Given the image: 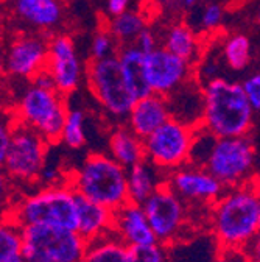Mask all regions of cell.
I'll return each instance as SVG.
<instances>
[{"label": "cell", "instance_id": "f1b7e54d", "mask_svg": "<svg viewBox=\"0 0 260 262\" xmlns=\"http://www.w3.org/2000/svg\"><path fill=\"white\" fill-rule=\"evenodd\" d=\"M59 141L70 148H81L86 144V117L81 110H67Z\"/></svg>", "mask_w": 260, "mask_h": 262}, {"label": "cell", "instance_id": "ac0fdd59", "mask_svg": "<svg viewBox=\"0 0 260 262\" xmlns=\"http://www.w3.org/2000/svg\"><path fill=\"white\" fill-rule=\"evenodd\" d=\"M77 233L86 241H95L112 233V211L77 193Z\"/></svg>", "mask_w": 260, "mask_h": 262}, {"label": "cell", "instance_id": "d4e9b609", "mask_svg": "<svg viewBox=\"0 0 260 262\" xmlns=\"http://www.w3.org/2000/svg\"><path fill=\"white\" fill-rule=\"evenodd\" d=\"M164 49L182 58L184 61L192 62L197 59L200 53V41L190 27L184 24H178L167 31Z\"/></svg>", "mask_w": 260, "mask_h": 262}, {"label": "cell", "instance_id": "8d00e7d4", "mask_svg": "<svg viewBox=\"0 0 260 262\" xmlns=\"http://www.w3.org/2000/svg\"><path fill=\"white\" fill-rule=\"evenodd\" d=\"M142 53H148L151 50H154L157 47V39L156 36L153 35V33L147 28H144L139 35L136 36L134 42H133Z\"/></svg>", "mask_w": 260, "mask_h": 262}, {"label": "cell", "instance_id": "4dcf8cb0", "mask_svg": "<svg viewBox=\"0 0 260 262\" xmlns=\"http://www.w3.org/2000/svg\"><path fill=\"white\" fill-rule=\"evenodd\" d=\"M128 262H167V253L157 242L128 247Z\"/></svg>", "mask_w": 260, "mask_h": 262}, {"label": "cell", "instance_id": "7c38bea8", "mask_svg": "<svg viewBox=\"0 0 260 262\" xmlns=\"http://www.w3.org/2000/svg\"><path fill=\"white\" fill-rule=\"evenodd\" d=\"M190 62L173 55L164 47L144 53V77L153 94L169 95L188 80Z\"/></svg>", "mask_w": 260, "mask_h": 262}, {"label": "cell", "instance_id": "e0dca14e", "mask_svg": "<svg viewBox=\"0 0 260 262\" xmlns=\"http://www.w3.org/2000/svg\"><path fill=\"white\" fill-rule=\"evenodd\" d=\"M128 128L140 139L150 136L153 131L170 119L167 98L159 94H148L133 103L128 116Z\"/></svg>", "mask_w": 260, "mask_h": 262}, {"label": "cell", "instance_id": "484cf974", "mask_svg": "<svg viewBox=\"0 0 260 262\" xmlns=\"http://www.w3.org/2000/svg\"><path fill=\"white\" fill-rule=\"evenodd\" d=\"M145 25H147L145 17L140 13L126 10L122 14L112 16L108 31L117 42L125 46V44H133L139 33L144 28H147Z\"/></svg>", "mask_w": 260, "mask_h": 262}, {"label": "cell", "instance_id": "2e32d148", "mask_svg": "<svg viewBox=\"0 0 260 262\" xmlns=\"http://www.w3.org/2000/svg\"><path fill=\"white\" fill-rule=\"evenodd\" d=\"M112 233L126 247L156 242L142 206L131 202H126L112 211Z\"/></svg>", "mask_w": 260, "mask_h": 262}, {"label": "cell", "instance_id": "44dd1931", "mask_svg": "<svg viewBox=\"0 0 260 262\" xmlns=\"http://www.w3.org/2000/svg\"><path fill=\"white\" fill-rule=\"evenodd\" d=\"M16 13L36 28L52 30L62 19V0H16Z\"/></svg>", "mask_w": 260, "mask_h": 262}, {"label": "cell", "instance_id": "5b68a950", "mask_svg": "<svg viewBox=\"0 0 260 262\" xmlns=\"http://www.w3.org/2000/svg\"><path fill=\"white\" fill-rule=\"evenodd\" d=\"M87 242L75 231L49 225L22 226L23 262H83Z\"/></svg>", "mask_w": 260, "mask_h": 262}, {"label": "cell", "instance_id": "ab89813d", "mask_svg": "<svg viewBox=\"0 0 260 262\" xmlns=\"http://www.w3.org/2000/svg\"><path fill=\"white\" fill-rule=\"evenodd\" d=\"M128 5H129V0H108V11L111 16H117L126 11Z\"/></svg>", "mask_w": 260, "mask_h": 262}, {"label": "cell", "instance_id": "8992f818", "mask_svg": "<svg viewBox=\"0 0 260 262\" xmlns=\"http://www.w3.org/2000/svg\"><path fill=\"white\" fill-rule=\"evenodd\" d=\"M49 142L36 129L16 119L4 161V172L13 184H38L49 155Z\"/></svg>", "mask_w": 260, "mask_h": 262}, {"label": "cell", "instance_id": "83f0119b", "mask_svg": "<svg viewBox=\"0 0 260 262\" xmlns=\"http://www.w3.org/2000/svg\"><path fill=\"white\" fill-rule=\"evenodd\" d=\"M22 245V226L10 215H0V262L20 254Z\"/></svg>", "mask_w": 260, "mask_h": 262}, {"label": "cell", "instance_id": "d6986e66", "mask_svg": "<svg viewBox=\"0 0 260 262\" xmlns=\"http://www.w3.org/2000/svg\"><path fill=\"white\" fill-rule=\"evenodd\" d=\"M166 177L167 173L157 169L148 159L126 169L128 202L142 205L162 183H166Z\"/></svg>", "mask_w": 260, "mask_h": 262}, {"label": "cell", "instance_id": "e575fe53", "mask_svg": "<svg viewBox=\"0 0 260 262\" xmlns=\"http://www.w3.org/2000/svg\"><path fill=\"white\" fill-rule=\"evenodd\" d=\"M13 183L8 178V175L4 172V169L0 167V212H10V203L13 199Z\"/></svg>", "mask_w": 260, "mask_h": 262}, {"label": "cell", "instance_id": "cb8c5ba5", "mask_svg": "<svg viewBox=\"0 0 260 262\" xmlns=\"http://www.w3.org/2000/svg\"><path fill=\"white\" fill-rule=\"evenodd\" d=\"M83 262H128V247L114 234L87 242Z\"/></svg>", "mask_w": 260, "mask_h": 262}, {"label": "cell", "instance_id": "8fae6325", "mask_svg": "<svg viewBox=\"0 0 260 262\" xmlns=\"http://www.w3.org/2000/svg\"><path fill=\"white\" fill-rule=\"evenodd\" d=\"M140 206L157 244L169 245L179 239L187 223V208L167 183H162Z\"/></svg>", "mask_w": 260, "mask_h": 262}, {"label": "cell", "instance_id": "7402d4cb", "mask_svg": "<svg viewBox=\"0 0 260 262\" xmlns=\"http://www.w3.org/2000/svg\"><path fill=\"white\" fill-rule=\"evenodd\" d=\"M109 156L122 167L129 169L145 159L144 139L136 136L128 126H119L109 138Z\"/></svg>", "mask_w": 260, "mask_h": 262}, {"label": "cell", "instance_id": "4fadbf2b", "mask_svg": "<svg viewBox=\"0 0 260 262\" xmlns=\"http://www.w3.org/2000/svg\"><path fill=\"white\" fill-rule=\"evenodd\" d=\"M166 183L185 203H200L209 206L226 189L214 175L209 173L206 167H197L192 164H184V166L169 172Z\"/></svg>", "mask_w": 260, "mask_h": 262}, {"label": "cell", "instance_id": "1f68e13d", "mask_svg": "<svg viewBox=\"0 0 260 262\" xmlns=\"http://www.w3.org/2000/svg\"><path fill=\"white\" fill-rule=\"evenodd\" d=\"M92 59H102L115 55L117 46L115 39L111 36V33L108 30L99 31L92 39Z\"/></svg>", "mask_w": 260, "mask_h": 262}, {"label": "cell", "instance_id": "f35d334b", "mask_svg": "<svg viewBox=\"0 0 260 262\" xmlns=\"http://www.w3.org/2000/svg\"><path fill=\"white\" fill-rule=\"evenodd\" d=\"M31 80H33L35 86H39V88H44V89H55L53 78H52L50 72L45 68L41 69L38 74H35L33 77H31Z\"/></svg>", "mask_w": 260, "mask_h": 262}, {"label": "cell", "instance_id": "d590c367", "mask_svg": "<svg viewBox=\"0 0 260 262\" xmlns=\"http://www.w3.org/2000/svg\"><path fill=\"white\" fill-rule=\"evenodd\" d=\"M223 17V11L218 5H209L204 8L203 14H201V25L206 30H215Z\"/></svg>", "mask_w": 260, "mask_h": 262}, {"label": "cell", "instance_id": "30bf717a", "mask_svg": "<svg viewBox=\"0 0 260 262\" xmlns=\"http://www.w3.org/2000/svg\"><path fill=\"white\" fill-rule=\"evenodd\" d=\"M192 136V126L170 117L144 139L145 159L169 173L187 164Z\"/></svg>", "mask_w": 260, "mask_h": 262}, {"label": "cell", "instance_id": "3957f363", "mask_svg": "<svg viewBox=\"0 0 260 262\" xmlns=\"http://www.w3.org/2000/svg\"><path fill=\"white\" fill-rule=\"evenodd\" d=\"M67 183L78 195L111 211L128 202L126 169L105 153L89 155Z\"/></svg>", "mask_w": 260, "mask_h": 262}, {"label": "cell", "instance_id": "836d02e7", "mask_svg": "<svg viewBox=\"0 0 260 262\" xmlns=\"http://www.w3.org/2000/svg\"><path fill=\"white\" fill-rule=\"evenodd\" d=\"M242 89L243 94L246 97V100L249 102L252 111H258L260 108V75L254 74L251 77H248L243 83H242Z\"/></svg>", "mask_w": 260, "mask_h": 262}, {"label": "cell", "instance_id": "7a4b0ae2", "mask_svg": "<svg viewBox=\"0 0 260 262\" xmlns=\"http://www.w3.org/2000/svg\"><path fill=\"white\" fill-rule=\"evenodd\" d=\"M217 138L246 136L254 125V111L242 84L224 78H210L203 88V119Z\"/></svg>", "mask_w": 260, "mask_h": 262}, {"label": "cell", "instance_id": "d6a6232c", "mask_svg": "<svg viewBox=\"0 0 260 262\" xmlns=\"http://www.w3.org/2000/svg\"><path fill=\"white\" fill-rule=\"evenodd\" d=\"M16 119L4 111H0V167L4 166V161L7 156L10 138H11V131Z\"/></svg>", "mask_w": 260, "mask_h": 262}, {"label": "cell", "instance_id": "60d3db41", "mask_svg": "<svg viewBox=\"0 0 260 262\" xmlns=\"http://www.w3.org/2000/svg\"><path fill=\"white\" fill-rule=\"evenodd\" d=\"M8 262H23V259H22V257H20V254H19V256H16V257L10 259Z\"/></svg>", "mask_w": 260, "mask_h": 262}, {"label": "cell", "instance_id": "f546056e", "mask_svg": "<svg viewBox=\"0 0 260 262\" xmlns=\"http://www.w3.org/2000/svg\"><path fill=\"white\" fill-rule=\"evenodd\" d=\"M215 141H217V136L212 135L206 126L203 125L195 126L187 164H192V166H197V167H204Z\"/></svg>", "mask_w": 260, "mask_h": 262}, {"label": "cell", "instance_id": "52a82bcc", "mask_svg": "<svg viewBox=\"0 0 260 262\" xmlns=\"http://www.w3.org/2000/svg\"><path fill=\"white\" fill-rule=\"evenodd\" d=\"M255 156L249 135L217 138L204 167L226 189L235 187L255 180Z\"/></svg>", "mask_w": 260, "mask_h": 262}, {"label": "cell", "instance_id": "ffe728a7", "mask_svg": "<svg viewBox=\"0 0 260 262\" xmlns=\"http://www.w3.org/2000/svg\"><path fill=\"white\" fill-rule=\"evenodd\" d=\"M176 98L178 106H169L170 117L192 128L201 125L203 119V88H190V81H184L169 95Z\"/></svg>", "mask_w": 260, "mask_h": 262}, {"label": "cell", "instance_id": "7bdbcfd3", "mask_svg": "<svg viewBox=\"0 0 260 262\" xmlns=\"http://www.w3.org/2000/svg\"><path fill=\"white\" fill-rule=\"evenodd\" d=\"M7 2V0H0V4H5Z\"/></svg>", "mask_w": 260, "mask_h": 262}, {"label": "cell", "instance_id": "4316f807", "mask_svg": "<svg viewBox=\"0 0 260 262\" xmlns=\"http://www.w3.org/2000/svg\"><path fill=\"white\" fill-rule=\"evenodd\" d=\"M223 58L226 64L229 66L232 71H245L252 58V50H251V41L246 35L237 33L229 38H226L223 44Z\"/></svg>", "mask_w": 260, "mask_h": 262}, {"label": "cell", "instance_id": "ba28073f", "mask_svg": "<svg viewBox=\"0 0 260 262\" xmlns=\"http://www.w3.org/2000/svg\"><path fill=\"white\" fill-rule=\"evenodd\" d=\"M87 84L106 113L115 119H126L136 98L123 75L117 55L90 59L86 68Z\"/></svg>", "mask_w": 260, "mask_h": 262}, {"label": "cell", "instance_id": "9c48e42d", "mask_svg": "<svg viewBox=\"0 0 260 262\" xmlns=\"http://www.w3.org/2000/svg\"><path fill=\"white\" fill-rule=\"evenodd\" d=\"M66 114V95L56 89H44L33 84L23 92L16 119L36 129L49 144H56Z\"/></svg>", "mask_w": 260, "mask_h": 262}, {"label": "cell", "instance_id": "277c9868", "mask_svg": "<svg viewBox=\"0 0 260 262\" xmlns=\"http://www.w3.org/2000/svg\"><path fill=\"white\" fill-rule=\"evenodd\" d=\"M8 214L20 226L49 225L77 231V192L67 181L44 186L13 203Z\"/></svg>", "mask_w": 260, "mask_h": 262}, {"label": "cell", "instance_id": "5bb4252c", "mask_svg": "<svg viewBox=\"0 0 260 262\" xmlns=\"http://www.w3.org/2000/svg\"><path fill=\"white\" fill-rule=\"evenodd\" d=\"M45 69L53 78L55 89L62 95L74 92L80 86L83 68L74 41L69 36L58 35L49 41Z\"/></svg>", "mask_w": 260, "mask_h": 262}, {"label": "cell", "instance_id": "6da1fadb", "mask_svg": "<svg viewBox=\"0 0 260 262\" xmlns=\"http://www.w3.org/2000/svg\"><path fill=\"white\" fill-rule=\"evenodd\" d=\"M210 226L220 250L245 251L257 241L260 196L255 180L224 189L210 205Z\"/></svg>", "mask_w": 260, "mask_h": 262}, {"label": "cell", "instance_id": "9a60e30c", "mask_svg": "<svg viewBox=\"0 0 260 262\" xmlns=\"http://www.w3.org/2000/svg\"><path fill=\"white\" fill-rule=\"evenodd\" d=\"M47 41L39 36H20L10 46L5 69L16 75L31 78L47 64Z\"/></svg>", "mask_w": 260, "mask_h": 262}, {"label": "cell", "instance_id": "74e56055", "mask_svg": "<svg viewBox=\"0 0 260 262\" xmlns=\"http://www.w3.org/2000/svg\"><path fill=\"white\" fill-rule=\"evenodd\" d=\"M215 262H252V259L246 257L245 253L239 250H221Z\"/></svg>", "mask_w": 260, "mask_h": 262}, {"label": "cell", "instance_id": "603a6c76", "mask_svg": "<svg viewBox=\"0 0 260 262\" xmlns=\"http://www.w3.org/2000/svg\"><path fill=\"white\" fill-rule=\"evenodd\" d=\"M115 55L120 61L126 83L136 100L151 94L144 77V53L134 44H125Z\"/></svg>", "mask_w": 260, "mask_h": 262}, {"label": "cell", "instance_id": "b9f144b4", "mask_svg": "<svg viewBox=\"0 0 260 262\" xmlns=\"http://www.w3.org/2000/svg\"><path fill=\"white\" fill-rule=\"evenodd\" d=\"M182 2H184L185 5H192V4H195V0H182Z\"/></svg>", "mask_w": 260, "mask_h": 262}]
</instances>
